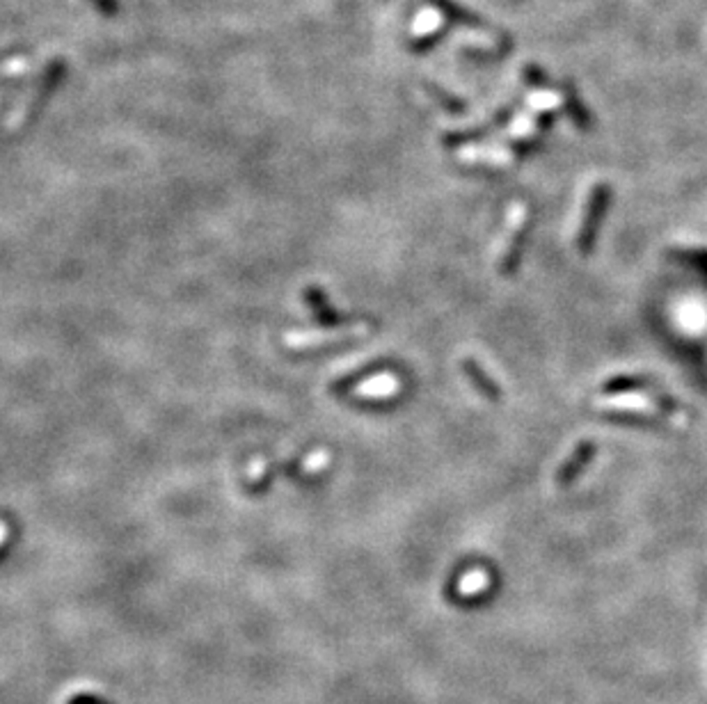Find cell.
Returning a JSON list of instances; mask_svg holds the SVG:
<instances>
[{"mask_svg":"<svg viewBox=\"0 0 707 704\" xmlns=\"http://www.w3.org/2000/svg\"><path fill=\"white\" fill-rule=\"evenodd\" d=\"M66 73V66L62 60H55L50 62L49 66L44 69V73H42V78H39L37 82V89L33 92V98H30V104L26 105V110L21 112V120H19V124H27V121L33 120L35 115H37V110L42 108V105L46 104V98H49V94L53 92L55 88H58V82L65 78Z\"/></svg>","mask_w":707,"mask_h":704,"instance_id":"1","label":"cell"},{"mask_svg":"<svg viewBox=\"0 0 707 704\" xmlns=\"http://www.w3.org/2000/svg\"><path fill=\"white\" fill-rule=\"evenodd\" d=\"M483 585H486V576H483L481 572H474V574H467L465 579H462L461 590L465 592V595H470V592H478Z\"/></svg>","mask_w":707,"mask_h":704,"instance_id":"3","label":"cell"},{"mask_svg":"<svg viewBox=\"0 0 707 704\" xmlns=\"http://www.w3.org/2000/svg\"><path fill=\"white\" fill-rule=\"evenodd\" d=\"M88 3L99 14H104V17H115L117 12H120V3L117 0H88Z\"/></svg>","mask_w":707,"mask_h":704,"instance_id":"4","label":"cell"},{"mask_svg":"<svg viewBox=\"0 0 707 704\" xmlns=\"http://www.w3.org/2000/svg\"><path fill=\"white\" fill-rule=\"evenodd\" d=\"M307 302H312L314 312H316L318 321L325 322V325H335V322H339V318L335 316V313L330 312V306L325 305V298L323 293L318 289H309L307 290Z\"/></svg>","mask_w":707,"mask_h":704,"instance_id":"2","label":"cell"}]
</instances>
